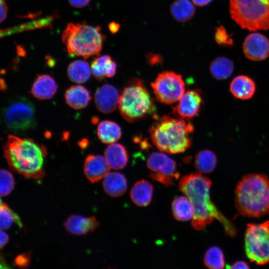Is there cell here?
I'll use <instances>...</instances> for the list:
<instances>
[{"label": "cell", "mask_w": 269, "mask_h": 269, "mask_svg": "<svg viewBox=\"0 0 269 269\" xmlns=\"http://www.w3.org/2000/svg\"><path fill=\"white\" fill-rule=\"evenodd\" d=\"M13 223L16 224L20 228L22 226L20 217L7 204L1 201L0 205V229H7Z\"/></svg>", "instance_id": "4dcf8cb0"}, {"label": "cell", "mask_w": 269, "mask_h": 269, "mask_svg": "<svg viewBox=\"0 0 269 269\" xmlns=\"http://www.w3.org/2000/svg\"><path fill=\"white\" fill-rule=\"evenodd\" d=\"M105 157L110 166L114 169L124 168L128 161V155L125 147L120 143H112L105 150Z\"/></svg>", "instance_id": "7402d4cb"}, {"label": "cell", "mask_w": 269, "mask_h": 269, "mask_svg": "<svg viewBox=\"0 0 269 269\" xmlns=\"http://www.w3.org/2000/svg\"><path fill=\"white\" fill-rule=\"evenodd\" d=\"M0 118L4 129L14 134L24 133L36 126L35 106L24 97L9 100L1 109Z\"/></svg>", "instance_id": "ba28073f"}, {"label": "cell", "mask_w": 269, "mask_h": 269, "mask_svg": "<svg viewBox=\"0 0 269 269\" xmlns=\"http://www.w3.org/2000/svg\"><path fill=\"white\" fill-rule=\"evenodd\" d=\"M103 186L108 195L117 197L126 192L128 187L127 181L125 176L121 173L109 172L104 177Z\"/></svg>", "instance_id": "44dd1931"}, {"label": "cell", "mask_w": 269, "mask_h": 269, "mask_svg": "<svg viewBox=\"0 0 269 269\" xmlns=\"http://www.w3.org/2000/svg\"><path fill=\"white\" fill-rule=\"evenodd\" d=\"M58 86L54 79L47 74L38 75L34 81L30 92L36 99L47 100L53 97Z\"/></svg>", "instance_id": "e0dca14e"}, {"label": "cell", "mask_w": 269, "mask_h": 269, "mask_svg": "<svg viewBox=\"0 0 269 269\" xmlns=\"http://www.w3.org/2000/svg\"><path fill=\"white\" fill-rule=\"evenodd\" d=\"M146 58L148 63L150 65H153L157 63L161 64L162 61V58L160 55L153 53H147Z\"/></svg>", "instance_id": "e575fe53"}, {"label": "cell", "mask_w": 269, "mask_h": 269, "mask_svg": "<svg viewBox=\"0 0 269 269\" xmlns=\"http://www.w3.org/2000/svg\"><path fill=\"white\" fill-rule=\"evenodd\" d=\"M235 192V205L239 214L259 218L269 213V179L266 175H245Z\"/></svg>", "instance_id": "3957f363"}, {"label": "cell", "mask_w": 269, "mask_h": 269, "mask_svg": "<svg viewBox=\"0 0 269 269\" xmlns=\"http://www.w3.org/2000/svg\"><path fill=\"white\" fill-rule=\"evenodd\" d=\"M205 266L211 269H220L224 268L225 262L222 250L216 246L210 247L206 251L204 257Z\"/></svg>", "instance_id": "f546056e"}, {"label": "cell", "mask_w": 269, "mask_h": 269, "mask_svg": "<svg viewBox=\"0 0 269 269\" xmlns=\"http://www.w3.org/2000/svg\"><path fill=\"white\" fill-rule=\"evenodd\" d=\"M14 181L11 172L4 169L0 172V194L1 197L8 195L13 189Z\"/></svg>", "instance_id": "1f68e13d"}, {"label": "cell", "mask_w": 269, "mask_h": 269, "mask_svg": "<svg viewBox=\"0 0 269 269\" xmlns=\"http://www.w3.org/2000/svg\"><path fill=\"white\" fill-rule=\"evenodd\" d=\"M243 50L246 57L251 60H263L269 56V40L261 33H251L244 40Z\"/></svg>", "instance_id": "4fadbf2b"}, {"label": "cell", "mask_w": 269, "mask_h": 269, "mask_svg": "<svg viewBox=\"0 0 269 269\" xmlns=\"http://www.w3.org/2000/svg\"><path fill=\"white\" fill-rule=\"evenodd\" d=\"M212 0H192V2L199 6H205L211 2Z\"/></svg>", "instance_id": "60d3db41"}, {"label": "cell", "mask_w": 269, "mask_h": 269, "mask_svg": "<svg viewBox=\"0 0 269 269\" xmlns=\"http://www.w3.org/2000/svg\"><path fill=\"white\" fill-rule=\"evenodd\" d=\"M91 72L89 64L81 60H77L71 62L67 69L69 79L79 84L86 82L90 78Z\"/></svg>", "instance_id": "484cf974"}, {"label": "cell", "mask_w": 269, "mask_h": 269, "mask_svg": "<svg viewBox=\"0 0 269 269\" xmlns=\"http://www.w3.org/2000/svg\"><path fill=\"white\" fill-rule=\"evenodd\" d=\"M101 30L100 26L94 27L85 22L69 23L62 35L69 54L85 59L99 55L106 39Z\"/></svg>", "instance_id": "5b68a950"}, {"label": "cell", "mask_w": 269, "mask_h": 269, "mask_svg": "<svg viewBox=\"0 0 269 269\" xmlns=\"http://www.w3.org/2000/svg\"><path fill=\"white\" fill-rule=\"evenodd\" d=\"M66 103L72 108L80 110L85 108L90 102L91 97L89 90L81 85H73L65 92Z\"/></svg>", "instance_id": "ac0fdd59"}, {"label": "cell", "mask_w": 269, "mask_h": 269, "mask_svg": "<svg viewBox=\"0 0 269 269\" xmlns=\"http://www.w3.org/2000/svg\"><path fill=\"white\" fill-rule=\"evenodd\" d=\"M211 185V181L200 172L186 175L179 181V190L190 199L193 206L192 226L196 230L201 231L216 219L222 225L226 235L234 237L237 234L236 228L210 199Z\"/></svg>", "instance_id": "6da1fadb"}, {"label": "cell", "mask_w": 269, "mask_h": 269, "mask_svg": "<svg viewBox=\"0 0 269 269\" xmlns=\"http://www.w3.org/2000/svg\"><path fill=\"white\" fill-rule=\"evenodd\" d=\"M245 250L248 259L257 265L269 263V220L247 225Z\"/></svg>", "instance_id": "9c48e42d"}, {"label": "cell", "mask_w": 269, "mask_h": 269, "mask_svg": "<svg viewBox=\"0 0 269 269\" xmlns=\"http://www.w3.org/2000/svg\"><path fill=\"white\" fill-rule=\"evenodd\" d=\"M7 6L4 0H0V22H2L6 17Z\"/></svg>", "instance_id": "8d00e7d4"}, {"label": "cell", "mask_w": 269, "mask_h": 269, "mask_svg": "<svg viewBox=\"0 0 269 269\" xmlns=\"http://www.w3.org/2000/svg\"><path fill=\"white\" fill-rule=\"evenodd\" d=\"M234 69L233 62L230 59L219 57L212 61L210 71L212 76L218 80H225L232 74Z\"/></svg>", "instance_id": "83f0119b"}, {"label": "cell", "mask_w": 269, "mask_h": 269, "mask_svg": "<svg viewBox=\"0 0 269 269\" xmlns=\"http://www.w3.org/2000/svg\"><path fill=\"white\" fill-rule=\"evenodd\" d=\"M99 139L105 143H112L118 140L122 135L121 127L115 122L105 120L100 122L97 128Z\"/></svg>", "instance_id": "cb8c5ba5"}, {"label": "cell", "mask_w": 269, "mask_h": 269, "mask_svg": "<svg viewBox=\"0 0 269 269\" xmlns=\"http://www.w3.org/2000/svg\"><path fill=\"white\" fill-rule=\"evenodd\" d=\"M147 165L151 171L149 177L165 186L173 185L179 177L175 161L164 153H152L147 160Z\"/></svg>", "instance_id": "8fae6325"}, {"label": "cell", "mask_w": 269, "mask_h": 269, "mask_svg": "<svg viewBox=\"0 0 269 269\" xmlns=\"http://www.w3.org/2000/svg\"><path fill=\"white\" fill-rule=\"evenodd\" d=\"M3 156L9 168L27 178L38 179L45 174L43 168L46 147L31 138L9 134L3 146Z\"/></svg>", "instance_id": "7a4b0ae2"}, {"label": "cell", "mask_w": 269, "mask_h": 269, "mask_svg": "<svg viewBox=\"0 0 269 269\" xmlns=\"http://www.w3.org/2000/svg\"><path fill=\"white\" fill-rule=\"evenodd\" d=\"M120 28V24L115 21H112L109 24V30L113 34L117 33L119 30Z\"/></svg>", "instance_id": "ab89813d"}, {"label": "cell", "mask_w": 269, "mask_h": 269, "mask_svg": "<svg viewBox=\"0 0 269 269\" xmlns=\"http://www.w3.org/2000/svg\"><path fill=\"white\" fill-rule=\"evenodd\" d=\"M64 226L70 233L75 235H83L90 232H93L99 226V223L94 217L72 215L65 221Z\"/></svg>", "instance_id": "2e32d148"}, {"label": "cell", "mask_w": 269, "mask_h": 269, "mask_svg": "<svg viewBox=\"0 0 269 269\" xmlns=\"http://www.w3.org/2000/svg\"><path fill=\"white\" fill-rule=\"evenodd\" d=\"M217 159L216 154L208 149L198 152L195 158L194 165L196 169L202 173H208L215 169Z\"/></svg>", "instance_id": "f1b7e54d"}, {"label": "cell", "mask_w": 269, "mask_h": 269, "mask_svg": "<svg viewBox=\"0 0 269 269\" xmlns=\"http://www.w3.org/2000/svg\"><path fill=\"white\" fill-rule=\"evenodd\" d=\"M117 64L108 55H104L95 58L92 62V74L98 81H102L106 77H113L117 71Z\"/></svg>", "instance_id": "ffe728a7"}, {"label": "cell", "mask_w": 269, "mask_h": 269, "mask_svg": "<svg viewBox=\"0 0 269 269\" xmlns=\"http://www.w3.org/2000/svg\"><path fill=\"white\" fill-rule=\"evenodd\" d=\"M153 186L145 180L136 182L130 192L133 202L139 206H146L151 202L153 194Z\"/></svg>", "instance_id": "603a6c76"}, {"label": "cell", "mask_w": 269, "mask_h": 269, "mask_svg": "<svg viewBox=\"0 0 269 269\" xmlns=\"http://www.w3.org/2000/svg\"><path fill=\"white\" fill-rule=\"evenodd\" d=\"M0 249H1L8 242L9 237L8 235L3 231L0 229Z\"/></svg>", "instance_id": "74e56055"}, {"label": "cell", "mask_w": 269, "mask_h": 269, "mask_svg": "<svg viewBox=\"0 0 269 269\" xmlns=\"http://www.w3.org/2000/svg\"><path fill=\"white\" fill-rule=\"evenodd\" d=\"M231 18L251 31L269 29V0H229Z\"/></svg>", "instance_id": "52a82bcc"}, {"label": "cell", "mask_w": 269, "mask_h": 269, "mask_svg": "<svg viewBox=\"0 0 269 269\" xmlns=\"http://www.w3.org/2000/svg\"><path fill=\"white\" fill-rule=\"evenodd\" d=\"M193 132L191 123L168 116L155 118L149 130L154 145L160 151L171 154L183 152L191 146Z\"/></svg>", "instance_id": "277c9868"}, {"label": "cell", "mask_w": 269, "mask_h": 269, "mask_svg": "<svg viewBox=\"0 0 269 269\" xmlns=\"http://www.w3.org/2000/svg\"><path fill=\"white\" fill-rule=\"evenodd\" d=\"M30 263V256L29 254H23L18 255L14 260L16 266L19 268H26L28 266Z\"/></svg>", "instance_id": "836d02e7"}, {"label": "cell", "mask_w": 269, "mask_h": 269, "mask_svg": "<svg viewBox=\"0 0 269 269\" xmlns=\"http://www.w3.org/2000/svg\"><path fill=\"white\" fill-rule=\"evenodd\" d=\"M231 269H249L248 265L243 261H238L231 266Z\"/></svg>", "instance_id": "f35d334b"}, {"label": "cell", "mask_w": 269, "mask_h": 269, "mask_svg": "<svg viewBox=\"0 0 269 269\" xmlns=\"http://www.w3.org/2000/svg\"><path fill=\"white\" fill-rule=\"evenodd\" d=\"M68 1L71 6L81 8L87 5L90 0H68Z\"/></svg>", "instance_id": "d590c367"}, {"label": "cell", "mask_w": 269, "mask_h": 269, "mask_svg": "<svg viewBox=\"0 0 269 269\" xmlns=\"http://www.w3.org/2000/svg\"><path fill=\"white\" fill-rule=\"evenodd\" d=\"M215 40L220 45L231 46L233 44L232 38L222 25L217 28L215 33Z\"/></svg>", "instance_id": "d6a6232c"}, {"label": "cell", "mask_w": 269, "mask_h": 269, "mask_svg": "<svg viewBox=\"0 0 269 269\" xmlns=\"http://www.w3.org/2000/svg\"><path fill=\"white\" fill-rule=\"evenodd\" d=\"M189 0H176L171 4L170 12L173 17L177 21L184 22L194 16L195 8Z\"/></svg>", "instance_id": "4316f807"}, {"label": "cell", "mask_w": 269, "mask_h": 269, "mask_svg": "<svg viewBox=\"0 0 269 269\" xmlns=\"http://www.w3.org/2000/svg\"><path fill=\"white\" fill-rule=\"evenodd\" d=\"M118 107L123 118L130 123L153 115L156 111L149 92L139 78L132 79L124 88Z\"/></svg>", "instance_id": "8992f818"}, {"label": "cell", "mask_w": 269, "mask_h": 269, "mask_svg": "<svg viewBox=\"0 0 269 269\" xmlns=\"http://www.w3.org/2000/svg\"><path fill=\"white\" fill-rule=\"evenodd\" d=\"M204 105L203 98L199 90H189L184 93L173 109V113L178 118L191 120L196 117Z\"/></svg>", "instance_id": "7c38bea8"}, {"label": "cell", "mask_w": 269, "mask_h": 269, "mask_svg": "<svg viewBox=\"0 0 269 269\" xmlns=\"http://www.w3.org/2000/svg\"><path fill=\"white\" fill-rule=\"evenodd\" d=\"M120 98L119 93L114 86L105 84L96 90L94 102L99 111L104 114H110L118 106Z\"/></svg>", "instance_id": "5bb4252c"}, {"label": "cell", "mask_w": 269, "mask_h": 269, "mask_svg": "<svg viewBox=\"0 0 269 269\" xmlns=\"http://www.w3.org/2000/svg\"><path fill=\"white\" fill-rule=\"evenodd\" d=\"M151 86L157 100L165 104H172L179 100L185 89L182 76L167 71L159 73Z\"/></svg>", "instance_id": "30bf717a"}, {"label": "cell", "mask_w": 269, "mask_h": 269, "mask_svg": "<svg viewBox=\"0 0 269 269\" xmlns=\"http://www.w3.org/2000/svg\"><path fill=\"white\" fill-rule=\"evenodd\" d=\"M230 90L235 97L241 100H247L254 95L256 91V85L250 77L246 75H239L232 81Z\"/></svg>", "instance_id": "d6986e66"}, {"label": "cell", "mask_w": 269, "mask_h": 269, "mask_svg": "<svg viewBox=\"0 0 269 269\" xmlns=\"http://www.w3.org/2000/svg\"><path fill=\"white\" fill-rule=\"evenodd\" d=\"M110 168L105 157L90 154L85 160L84 172L89 181L95 183L104 178Z\"/></svg>", "instance_id": "9a60e30c"}, {"label": "cell", "mask_w": 269, "mask_h": 269, "mask_svg": "<svg viewBox=\"0 0 269 269\" xmlns=\"http://www.w3.org/2000/svg\"><path fill=\"white\" fill-rule=\"evenodd\" d=\"M172 212L175 219L180 221H189L194 216L193 206L186 196H179L173 201Z\"/></svg>", "instance_id": "d4e9b609"}]
</instances>
